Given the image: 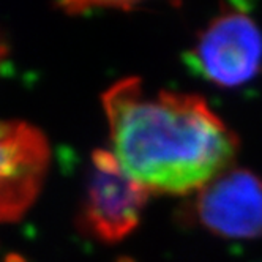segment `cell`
Returning a JSON list of instances; mask_svg holds the SVG:
<instances>
[{
	"label": "cell",
	"instance_id": "277c9868",
	"mask_svg": "<svg viewBox=\"0 0 262 262\" xmlns=\"http://www.w3.org/2000/svg\"><path fill=\"white\" fill-rule=\"evenodd\" d=\"M0 150V215L11 223L19 220L38 196L51 150L41 131L21 120L4 122Z\"/></svg>",
	"mask_w": 262,
	"mask_h": 262
},
{
	"label": "cell",
	"instance_id": "6da1fadb",
	"mask_svg": "<svg viewBox=\"0 0 262 262\" xmlns=\"http://www.w3.org/2000/svg\"><path fill=\"white\" fill-rule=\"evenodd\" d=\"M101 101L112 155L148 191L202 190L228 171L237 154L235 135L198 95L166 90L148 95L139 78H125Z\"/></svg>",
	"mask_w": 262,
	"mask_h": 262
},
{
	"label": "cell",
	"instance_id": "5b68a950",
	"mask_svg": "<svg viewBox=\"0 0 262 262\" xmlns=\"http://www.w3.org/2000/svg\"><path fill=\"white\" fill-rule=\"evenodd\" d=\"M196 213L213 234L248 240L262 235V182L247 169H231L207 183L196 201Z\"/></svg>",
	"mask_w": 262,
	"mask_h": 262
},
{
	"label": "cell",
	"instance_id": "7a4b0ae2",
	"mask_svg": "<svg viewBox=\"0 0 262 262\" xmlns=\"http://www.w3.org/2000/svg\"><path fill=\"white\" fill-rule=\"evenodd\" d=\"M183 62L218 87L245 85L262 67V32L245 11H224L183 54Z\"/></svg>",
	"mask_w": 262,
	"mask_h": 262
},
{
	"label": "cell",
	"instance_id": "3957f363",
	"mask_svg": "<svg viewBox=\"0 0 262 262\" xmlns=\"http://www.w3.org/2000/svg\"><path fill=\"white\" fill-rule=\"evenodd\" d=\"M148 190L131 179L116 157L106 150L92 154L82 215L89 231L103 242H119L141 218Z\"/></svg>",
	"mask_w": 262,
	"mask_h": 262
}]
</instances>
